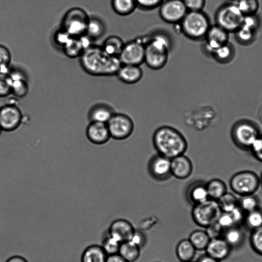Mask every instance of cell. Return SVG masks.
Masks as SVG:
<instances>
[{"label": "cell", "instance_id": "cell-43", "mask_svg": "<svg viewBox=\"0 0 262 262\" xmlns=\"http://www.w3.org/2000/svg\"><path fill=\"white\" fill-rule=\"evenodd\" d=\"M11 94V80L8 73L0 72V97Z\"/></svg>", "mask_w": 262, "mask_h": 262}, {"label": "cell", "instance_id": "cell-29", "mask_svg": "<svg viewBox=\"0 0 262 262\" xmlns=\"http://www.w3.org/2000/svg\"><path fill=\"white\" fill-rule=\"evenodd\" d=\"M118 253L127 262H135L139 257L140 248L131 241L121 244Z\"/></svg>", "mask_w": 262, "mask_h": 262}, {"label": "cell", "instance_id": "cell-8", "mask_svg": "<svg viewBox=\"0 0 262 262\" xmlns=\"http://www.w3.org/2000/svg\"><path fill=\"white\" fill-rule=\"evenodd\" d=\"M260 185L259 177L255 172L250 170L235 173L229 181L231 189L239 196L255 194Z\"/></svg>", "mask_w": 262, "mask_h": 262}, {"label": "cell", "instance_id": "cell-28", "mask_svg": "<svg viewBox=\"0 0 262 262\" xmlns=\"http://www.w3.org/2000/svg\"><path fill=\"white\" fill-rule=\"evenodd\" d=\"M196 250L189 239H183L177 245L176 254L178 259L182 262L192 261Z\"/></svg>", "mask_w": 262, "mask_h": 262}, {"label": "cell", "instance_id": "cell-51", "mask_svg": "<svg viewBox=\"0 0 262 262\" xmlns=\"http://www.w3.org/2000/svg\"><path fill=\"white\" fill-rule=\"evenodd\" d=\"M229 212L232 215L235 226H239L241 224H243L246 213L238 205Z\"/></svg>", "mask_w": 262, "mask_h": 262}, {"label": "cell", "instance_id": "cell-5", "mask_svg": "<svg viewBox=\"0 0 262 262\" xmlns=\"http://www.w3.org/2000/svg\"><path fill=\"white\" fill-rule=\"evenodd\" d=\"M260 134L258 124L247 119L236 121L233 124L230 132L233 143L243 150H249L253 142Z\"/></svg>", "mask_w": 262, "mask_h": 262}, {"label": "cell", "instance_id": "cell-31", "mask_svg": "<svg viewBox=\"0 0 262 262\" xmlns=\"http://www.w3.org/2000/svg\"><path fill=\"white\" fill-rule=\"evenodd\" d=\"M124 45L122 39L115 35L107 37L101 46L103 50L109 55L118 57Z\"/></svg>", "mask_w": 262, "mask_h": 262}, {"label": "cell", "instance_id": "cell-30", "mask_svg": "<svg viewBox=\"0 0 262 262\" xmlns=\"http://www.w3.org/2000/svg\"><path fill=\"white\" fill-rule=\"evenodd\" d=\"M105 32V26L101 19L90 17L86 35L92 40L102 37Z\"/></svg>", "mask_w": 262, "mask_h": 262}, {"label": "cell", "instance_id": "cell-38", "mask_svg": "<svg viewBox=\"0 0 262 262\" xmlns=\"http://www.w3.org/2000/svg\"><path fill=\"white\" fill-rule=\"evenodd\" d=\"M236 40L239 43L248 45L254 41L256 31L241 26L235 32Z\"/></svg>", "mask_w": 262, "mask_h": 262}, {"label": "cell", "instance_id": "cell-37", "mask_svg": "<svg viewBox=\"0 0 262 262\" xmlns=\"http://www.w3.org/2000/svg\"><path fill=\"white\" fill-rule=\"evenodd\" d=\"M217 201L222 212H229L238 205V199L231 192H227Z\"/></svg>", "mask_w": 262, "mask_h": 262}, {"label": "cell", "instance_id": "cell-35", "mask_svg": "<svg viewBox=\"0 0 262 262\" xmlns=\"http://www.w3.org/2000/svg\"><path fill=\"white\" fill-rule=\"evenodd\" d=\"M189 240L196 250H205L210 238L206 230H196L189 235Z\"/></svg>", "mask_w": 262, "mask_h": 262}, {"label": "cell", "instance_id": "cell-27", "mask_svg": "<svg viewBox=\"0 0 262 262\" xmlns=\"http://www.w3.org/2000/svg\"><path fill=\"white\" fill-rule=\"evenodd\" d=\"M222 237L232 249L239 247L242 245L245 235L239 226H233L225 230Z\"/></svg>", "mask_w": 262, "mask_h": 262}, {"label": "cell", "instance_id": "cell-15", "mask_svg": "<svg viewBox=\"0 0 262 262\" xmlns=\"http://www.w3.org/2000/svg\"><path fill=\"white\" fill-rule=\"evenodd\" d=\"M229 32L217 25L211 26L205 37L204 49L209 54L229 42Z\"/></svg>", "mask_w": 262, "mask_h": 262}, {"label": "cell", "instance_id": "cell-25", "mask_svg": "<svg viewBox=\"0 0 262 262\" xmlns=\"http://www.w3.org/2000/svg\"><path fill=\"white\" fill-rule=\"evenodd\" d=\"M107 256L101 246L91 245L83 250L81 262H105Z\"/></svg>", "mask_w": 262, "mask_h": 262}, {"label": "cell", "instance_id": "cell-42", "mask_svg": "<svg viewBox=\"0 0 262 262\" xmlns=\"http://www.w3.org/2000/svg\"><path fill=\"white\" fill-rule=\"evenodd\" d=\"M121 244L116 239L108 234L104 239L101 246L108 255L118 253Z\"/></svg>", "mask_w": 262, "mask_h": 262}, {"label": "cell", "instance_id": "cell-53", "mask_svg": "<svg viewBox=\"0 0 262 262\" xmlns=\"http://www.w3.org/2000/svg\"><path fill=\"white\" fill-rule=\"evenodd\" d=\"M105 262H127L119 253L108 255Z\"/></svg>", "mask_w": 262, "mask_h": 262}, {"label": "cell", "instance_id": "cell-9", "mask_svg": "<svg viewBox=\"0 0 262 262\" xmlns=\"http://www.w3.org/2000/svg\"><path fill=\"white\" fill-rule=\"evenodd\" d=\"M221 212L217 201L209 199L194 205L191 215L196 225L206 228L217 221Z\"/></svg>", "mask_w": 262, "mask_h": 262}, {"label": "cell", "instance_id": "cell-46", "mask_svg": "<svg viewBox=\"0 0 262 262\" xmlns=\"http://www.w3.org/2000/svg\"><path fill=\"white\" fill-rule=\"evenodd\" d=\"M260 25V20L257 14L244 16L242 26L256 31Z\"/></svg>", "mask_w": 262, "mask_h": 262}, {"label": "cell", "instance_id": "cell-45", "mask_svg": "<svg viewBox=\"0 0 262 262\" xmlns=\"http://www.w3.org/2000/svg\"><path fill=\"white\" fill-rule=\"evenodd\" d=\"M71 37L72 36L68 32L60 28L55 32L53 36V40L56 45L62 48Z\"/></svg>", "mask_w": 262, "mask_h": 262}, {"label": "cell", "instance_id": "cell-6", "mask_svg": "<svg viewBox=\"0 0 262 262\" xmlns=\"http://www.w3.org/2000/svg\"><path fill=\"white\" fill-rule=\"evenodd\" d=\"M90 17L84 9L73 7L64 14L60 28L73 37L86 35Z\"/></svg>", "mask_w": 262, "mask_h": 262}, {"label": "cell", "instance_id": "cell-11", "mask_svg": "<svg viewBox=\"0 0 262 262\" xmlns=\"http://www.w3.org/2000/svg\"><path fill=\"white\" fill-rule=\"evenodd\" d=\"M145 43L135 39L124 43L118 57L123 64L140 66L144 62Z\"/></svg>", "mask_w": 262, "mask_h": 262}, {"label": "cell", "instance_id": "cell-3", "mask_svg": "<svg viewBox=\"0 0 262 262\" xmlns=\"http://www.w3.org/2000/svg\"><path fill=\"white\" fill-rule=\"evenodd\" d=\"M172 42L170 37L163 32H157L145 41L144 62L152 70L163 68L166 64Z\"/></svg>", "mask_w": 262, "mask_h": 262}, {"label": "cell", "instance_id": "cell-12", "mask_svg": "<svg viewBox=\"0 0 262 262\" xmlns=\"http://www.w3.org/2000/svg\"><path fill=\"white\" fill-rule=\"evenodd\" d=\"M182 0H164L159 7V14L165 23L178 25L188 12Z\"/></svg>", "mask_w": 262, "mask_h": 262}, {"label": "cell", "instance_id": "cell-48", "mask_svg": "<svg viewBox=\"0 0 262 262\" xmlns=\"http://www.w3.org/2000/svg\"><path fill=\"white\" fill-rule=\"evenodd\" d=\"M217 222L224 229V231L233 226H236L230 212H222Z\"/></svg>", "mask_w": 262, "mask_h": 262}, {"label": "cell", "instance_id": "cell-19", "mask_svg": "<svg viewBox=\"0 0 262 262\" xmlns=\"http://www.w3.org/2000/svg\"><path fill=\"white\" fill-rule=\"evenodd\" d=\"M8 74L11 80V94L17 98L25 97L29 90L26 75L18 69L11 68Z\"/></svg>", "mask_w": 262, "mask_h": 262}, {"label": "cell", "instance_id": "cell-54", "mask_svg": "<svg viewBox=\"0 0 262 262\" xmlns=\"http://www.w3.org/2000/svg\"><path fill=\"white\" fill-rule=\"evenodd\" d=\"M196 262H221L220 261L206 254L201 256Z\"/></svg>", "mask_w": 262, "mask_h": 262}, {"label": "cell", "instance_id": "cell-32", "mask_svg": "<svg viewBox=\"0 0 262 262\" xmlns=\"http://www.w3.org/2000/svg\"><path fill=\"white\" fill-rule=\"evenodd\" d=\"M209 198L217 201L227 192L226 183L221 179H213L206 183Z\"/></svg>", "mask_w": 262, "mask_h": 262}, {"label": "cell", "instance_id": "cell-33", "mask_svg": "<svg viewBox=\"0 0 262 262\" xmlns=\"http://www.w3.org/2000/svg\"><path fill=\"white\" fill-rule=\"evenodd\" d=\"M111 6L113 11L121 16L128 15L137 8L135 0H111Z\"/></svg>", "mask_w": 262, "mask_h": 262}, {"label": "cell", "instance_id": "cell-36", "mask_svg": "<svg viewBox=\"0 0 262 262\" xmlns=\"http://www.w3.org/2000/svg\"><path fill=\"white\" fill-rule=\"evenodd\" d=\"M238 206L246 213L259 207L260 200L255 194L241 196Z\"/></svg>", "mask_w": 262, "mask_h": 262}, {"label": "cell", "instance_id": "cell-23", "mask_svg": "<svg viewBox=\"0 0 262 262\" xmlns=\"http://www.w3.org/2000/svg\"><path fill=\"white\" fill-rule=\"evenodd\" d=\"M187 197L193 205L203 202L209 199L206 183L196 181L191 184L187 189Z\"/></svg>", "mask_w": 262, "mask_h": 262}, {"label": "cell", "instance_id": "cell-2", "mask_svg": "<svg viewBox=\"0 0 262 262\" xmlns=\"http://www.w3.org/2000/svg\"><path fill=\"white\" fill-rule=\"evenodd\" d=\"M152 139L158 154L170 159L184 155L187 149V142L184 136L171 126L159 127L155 132Z\"/></svg>", "mask_w": 262, "mask_h": 262}, {"label": "cell", "instance_id": "cell-40", "mask_svg": "<svg viewBox=\"0 0 262 262\" xmlns=\"http://www.w3.org/2000/svg\"><path fill=\"white\" fill-rule=\"evenodd\" d=\"M250 243L253 251L262 256V226L251 231Z\"/></svg>", "mask_w": 262, "mask_h": 262}, {"label": "cell", "instance_id": "cell-7", "mask_svg": "<svg viewBox=\"0 0 262 262\" xmlns=\"http://www.w3.org/2000/svg\"><path fill=\"white\" fill-rule=\"evenodd\" d=\"M244 15L236 3H226L219 8L215 14L216 25L228 32H235L242 25Z\"/></svg>", "mask_w": 262, "mask_h": 262}, {"label": "cell", "instance_id": "cell-18", "mask_svg": "<svg viewBox=\"0 0 262 262\" xmlns=\"http://www.w3.org/2000/svg\"><path fill=\"white\" fill-rule=\"evenodd\" d=\"M86 135L88 140L96 145L106 143L111 135L106 123L90 122L86 129Z\"/></svg>", "mask_w": 262, "mask_h": 262}, {"label": "cell", "instance_id": "cell-26", "mask_svg": "<svg viewBox=\"0 0 262 262\" xmlns=\"http://www.w3.org/2000/svg\"><path fill=\"white\" fill-rule=\"evenodd\" d=\"M235 55V50L234 46L228 42L216 49L211 55L217 62L226 64L231 61Z\"/></svg>", "mask_w": 262, "mask_h": 262}, {"label": "cell", "instance_id": "cell-13", "mask_svg": "<svg viewBox=\"0 0 262 262\" xmlns=\"http://www.w3.org/2000/svg\"><path fill=\"white\" fill-rule=\"evenodd\" d=\"M147 168L149 175L158 181H166L172 176L171 159L159 154L150 158Z\"/></svg>", "mask_w": 262, "mask_h": 262}, {"label": "cell", "instance_id": "cell-41", "mask_svg": "<svg viewBox=\"0 0 262 262\" xmlns=\"http://www.w3.org/2000/svg\"><path fill=\"white\" fill-rule=\"evenodd\" d=\"M11 54L6 46L0 45V72L8 73L11 68Z\"/></svg>", "mask_w": 262, "mask_h": 262}, {"label": "cell", "instance_id": "cell-57", "mask_svg": "<svg viewBox=\"0 0 262 262\" xmlns=\"http://www.w3.org/2000/svg\"><path fill=\"white\" fill-rule=\"evenodd\" d=\"M2 130H3L1 126H0V134H1V133Z\"/></svg>", "mask_w": 262, "mask_h": 262}, {"label": "cell", "instance_id": "cell-22", "mask_svg": "<svg viewBox=\"0 0 262 262\" xmlns=\"http://www.w3.org/2000/svg\"><path fill=\"white\" fill-rule=\"evenodd\" d=\"M118 78L126 84H135L142 77L143 71L140 66L122 64L116 73Z\"/></svg>", "mask_w": 262, "mask_h": 262}, {"label": "cell", "instance_id": "cell-21", "mask_svg": "<svg viewBox=\"0 0 262 262\" xmlns=\"http://www.w3.org/2000/svg\"><path fill=\"white\" fill-rule=\"evenodd\" d=\"M232 248L222 236L210 239L205 251L207 254L222 261L229 255Z\"/></svg>", "mask_w": 262, "mask_h": 262}, {"label": "cell", "instance_id": "cell-16", "mask_svg": "<svg viewBox=\"0 0 262 262\" xmlns=\"http://www.w3.org/2000/svg\"><path fill=\"white\" fill-rule=\"evenodd\" d=\"M92 40L86 35L72 36L62 48L63 52L70 58L80 57L90 46Z\"/></svg>", "mask_w": 262, "mask_h": 262}, {"label": "cell", "instance_id": "cell-52", "mask_svg": "<svg viewBox=\"0 0 262 262\" xmlns=\"http://www.w3.org/2000/svg\"><path fill=\"white\" fill-rule=\"evenodd\" d=\"M130 241L133 242L141 248L145 244L146 237L142 232L135 230Z\"/></svg>", "mask_w": 262, "mask_h": 262}, {"label": "cell", "instance_id": "cell-24", "mask_svg": "<svg viewBox=\"0 0 262 262\" xmlns=\"http://www.w3.org/2000/svg\"><path fill=\"white\" fill-rule=\"evenodd\" d=\"M115 112L109 105L99 103L93 105L89 110L88 118L90 122L107 123Z\"/></svg>", "mask_w": 262, "mask_h": 262}, {"label": "cell", "instance_id": "cell-4", "mask_svg": "<svg viewBox=\"0 0 262 262\" xmlns=\"http://www.w3.org/2000/svg\"><path fill=\"white\" fill-rule=\"evenodd\" d=\"M178 25L181 32L193 40L204 39L211 27L209 18L203 10L188 11Z\"/></svg>", "mask_w": 262, "mask_h": 262}, {"label": "cell", "instance_id": "cell-34", "mask_svg": "<svg viewBox=\"0 0 262 262\" xmlns=\"http://www.w3.org/2000/svg\"><path fill=\"white\" fill-rule=\"evenodd\" d=\"M243 224L251 231L262 226V208H258L246 213Z\"/></svg>", "mask_w": 262, "mask_h": 262}, {"label": "cell", "instance_id": "cell-14", "mask_svg": "<svg viewBox=\"0 0 262 262\" xmlns=\"http://www.w3.org/2000/svg\"><path fill=\"white\" fill-rule=\"evenodd\" d=\"M22 119L21 112L15 104L10 103L0 107V126L3 130L11 132L16 129Z\"/></svg>", "mask_w": 262, "mask_h": 262}, {"label": "cell", "instance_id": "cell-47", "mask_svg": "<svg viewBox=\"0 0 262 262\" xmlns=\"http://www.w3.org/2000/svg\"><path fill=\"white\" fill-rule=\"evenodd\" d=\"M253 157L262 163V134H261L253 142L249 149Z\"/></svg>", "mask_w": 262, "mask_h": 262}, {"label": "cell", "instance_id": "cell-55", "mask_svg": "<svg viewBox=\"0 0 262 262\" xmlns=\"http://www.w3.org/2000/svg\"><path fill=\"white\" fill-rule=\"evenodd\" d=\"M6 262H28V261L21 256L14 255L9 257Z\"/></svg>", "mask_w": 262, "mask_h": 262}, {"label": "cell", "instance_id": "cell-50", "mask_svg": "<svg viewBox=\"0 0 262 262\" xmlns=\"http://www.w3.org/2000/svg\"><path fill=\"white\" fill-rule=\"evenodd\" d=\"M206 228V231L210 239L222 236L224 229L221 227L217 221L208 226Z\"/></svg>", "mask_w": 262, "mask_h": 262}, {"label": "cell", "instance_id": "cell-10", "mask_svg": "<svg viewBox=\"0 0 262 262\" xmlns=\"http://www.w3.org/2000/svg\"><path fill=\"white\" fill-rule=\"evenodd\" d=\"M106 124L111 137L118 140L128 138L134 128L132 119L127 115L121 113H115Z\"/></svg>", "mask_w": 262, "mask_h": 262}, {"label": "cell", "instance_id": "cell-59", "mask_svg": "<svg viewBox=\"0 0 262 262\" xmlns=\"http://www.w3.org/2000/svg\"><path fill=\"white\" fill-rule=\"evenodd\" d=\"M188 262H193L192 261H188Z\"/></svg>", "mask_w": 262, "mask_h": 262}, {"label": "cell", "instance_id": "cell-58", "mask_svg": "<svg viewBox=\"0 0 262 262\" xmlns=\"http://www.w3.org/2000/svg\"><path fill=\"white\" fill-rule=\"evenodd\" d=\"M233 1H235L236 2H238L239 0H233Z\"/></svg>", "mask_w": 262, "mask_h": 262}, {"label": "cell", "instance_id": "cell-49", "mask_svg": "<svg viewBox=\"0 0 262 262\" xmlns=\"http://www.w3.org/2000/svg\"><path fill=\"white\" fill-rule=\"evenodd\" d=\"M188 11L203 10L206 0H182Z\"/></svg>", "mask_w": 262, "mask_h": 262}, {"label": "cell", "instance_id": "cell-56", "mask_svg": "<svg viewBox=\"0 0 262 262\" xmlns=\"http://www.w3.org/2000/svg\"><path fill=\"white\" fill-rule=\"evenodd\" d=\"M259 180H260V185L262 187V172H261V173L260 174V176L259 177Z\"/></svg>", "mask_w": 262, "mask_h": 262}, {"label": "cell", "instance_id": "cell-20", "mask_svg": "<svg viewBox=\"0 0 262 262\" xmlns=\"http://www.w3.org/2000/svg\"><path fill=\"white\" fill-rule=\"evenodd\" d=\"M192 170V163L186 156L182 155L171 159V174L176 178L187 179L191 175Z\"/></svg>", "mask_w": 262, "mask_h": 262}, {"label": "cell", "instance_id": "cell-39", "mask_svg": "<svg viewBox=\"0 0 262 262\" xmlns=\"http://www.w3.org/2000/svg\"><path fill=\"white\" fill-rule=\"evenodd\" d=\"M236 4L244 16L257 14L259 7L258 0H239Z\"/></svg>", "mask_w": 262, "mask_h": 262}, {"label": "cell", "instance_id": "cell-17", "mask_svg": "<svg viewBox=\"0 0 262 262\" xmlns=\"http://www.w3.org/2000/svg\"><path fill=\"white\" fill-rule=\"evenodd\" d=\"M135 229L128 221L120 219L114 221L108 229V235L121 243L129 241Z\"/></svg>", "mask_w": 262, "mask_h": 262}, {"label": "cell", "instance_id": "cell-44", "mask_svg": "<svg viewBox=\"0 0 262 262\" xmlns=\"http://www.w3.org/2000/svg\"><path fill=\"white\" fill-rule=\"evenodd\" d=\"M137 8L145 11L159 8L164 0H135Z\"/></svg>", "mask_w": 262, "mask_h": 262}, {"label": "cell", "instance_id": "cell-1", "mask_svg": "<svg viewBox=\"0 0 262 262\" xmlns=\"http://www.w3.org/2000/svg\"><path fill=\"white\" fill-rule=\"evenodd\" d=\"M82 68L93 76H108L116 73L122 64L118 57L107 54L102 47L91 45L80 57Z\"/></svg>", "mask_w": 262, "mask_h": 262}]
</instances>
